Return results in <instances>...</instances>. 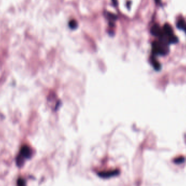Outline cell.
Listing matches in <instances>:
<instances>
[{
    "mask_svg": "<svg viewBox=\"0 0 186 186\" xmlns=\"http://www.w3.org/2000/svg\"><path fill=\"white\" fill-rule=\"evenodd\" d=\"M169 44L159 40L152 43V52L155 55H166L169 52Z\"/></svg>",
    "mask_w": 186,
    "mask_h": 186,
    "instance_id": "6da1fadb",
    "label": "cell"
},
{
    "mask_svg": "<svg viewBox=\"0 0 186 186\" xmlns=\"http://www.w3.org/2000/svg\"><path fill=\"white\" fill-rule=\"evenodd\" d=\"M151 33L153 36L160 37L162 34V29L157 24H155L151 27Z\"/></svg>",
    "mask_w": 186,
    "mask_h": 186,
    "instance_id": "7a4b0ae2",
    "label": "cell"
},
{
    "mask_svg": "<svg viewBox=\"0 0 186 186\" xmlns=\"http://www.w3.org/2000/svg\"><path fill=\"white\" fill-rule=\"evenodd\" d=\"M31 149L27 146H24L21 148L20 156H21L23 158L24 157L26 158H29L31 156Z\"/></svg>",
    "mask_w": 186,
    "mask_h": 186,
    "instance_id": "3957f363",
    "label": "cell"
},
{
    "mask_svg": "<svg viewBox=\"0 0 186 186\" xmlns=\"http://www.w3.org/2000/svg\"><path fill=\"white\" fill-rule=\"evenodd\" d=\"M176 26L178 29H182L186 32V23L183 19H181L178 21L176 23Z\"/></svg>",
    "mask_w": 186,
    "mask_h": 186,
    "instance_id": "277c9868",
    "label": "cell"
},
{
    "mask_svg": "<svg viewBox=\"0 0 186 186\" xmlns=\"http://www.w3.org/2000/svg\"><path fill=\"white\" fill-rule=\"evenodd\" d=\"M69 25L72 29H75L78 27V23L76 21L72 20L69 22Z\"/></svg>",
    "mask_w": 186,
    "mask_h": 186,
    "instance_id": "5b68a950",
    "label": "cell"
},
{
    "mask_svg": "<svg viewBox=\"0 0 186 186\" xmlns=\"http://www.w3.org/2000/svg\"><path fill=\"white\" fill-rule=\"evenodd\" d=\"M152 62L154 67H155L156 70H159L160 68V64L157 61L155 60V58H153L152 60Z\"/></svg>",
    "mask_w": 186,
    "mask_h": 186,
    "instance_id": "8992f818",
    "label": "cell"
},
{
    "mask_svg": "<svg viewBox=\"0 0 186 186\" xmlns=\"http://www.w3.org/2000/svg\"><path fill=\"white\" fill-rule=\"evenodd\" d=\"M17 184L19 186H23L25 184V181L23 180V179L22 178H20L17 181Z\"/></svg>",
    "mask_w": 186,
    "mask_h": 186,
    "instance_id": "52a82bcc",
    "label": "cell"
},
{
    "mask_svg": "<svg viewBox=\"0 0 186 186\" xmlns=\"http://www.w3.org/2000/svg\"><path fill=\"white\" fill-rule=\"evenodd\" d=\"M155 2L157 4H160L161 3V0H155Z\"/></svg>",
    "mask_w": 186,
    "mask_h": 186,
    "instance_id": "ba28073f",
    "label": "cell"
}]
</instances>
